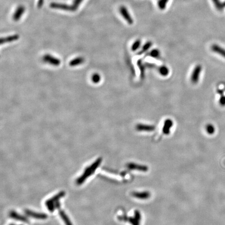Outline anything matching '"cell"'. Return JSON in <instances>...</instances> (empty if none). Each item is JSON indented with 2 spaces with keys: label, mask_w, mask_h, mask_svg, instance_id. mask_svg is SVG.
<instances>
[{
  "label": "cell",
  "mask_w": 225,
  "mask_h": 225,
  "mask_svg": "<svg viewBox=\"0 0 225 225\" xmlns=\"http://www.w3.org/2000/svg\"><path fill=\"white\" fill-rule=\"evenodd\" d=\"M119 11L124 18L126 20L127 22L129 24L131 25L134 23V20L132 19V17L131 16V15L128 11V9H127L126 7L124 6H121L120 7Z\"/></svg>",
  "instance_id": "cell-4"
},
{
  "label": "cell",
  "mask_w": 225,
  "mask_h": 225,
  "mask_svg": "<svg viewBox=\"0 0 225 225\" xmlns=\"http://www.w3.org/2000/svg\"><path fill=\"white\" fill-rule=\"evenodd\" d=\"M202 71V66L201 65H197L193 70L191 76V81L192 83L195 84L199 81L200 75Z\"/></svg>",
  "instance_id": "cell-5"
},
{
  "label": "cell",
  "mask_w": 225,
  "mask_h": 225,
  "mask_svg": "<svg viewBox=\"0 0 225 225\" xmlns=\"http://www.w3.org/2000/svg\"><path fill=\"white\" fill-rule=\"evenodd\" d=\"M127 167L130 170H138L141 172H147L148 171V166L141 165L135 163H128L127 164Z\"/></svg>",
  "instance_id": "cell-9"
},
{
  "label": "cell",
  "mask_w": 225,
  "mask_h": 225,
  "mask_svg": "<svg viewBox=\"0 0 225 225\" xmlns=\"http://www.w3.org/2000/svg\"><path fill=\"white\" fill-rule=\"evenodd\" d=\"M83 1V0H74L73 1L72 6L74 9V11H76L77 9L79 6L80 5V4L82 3Z\"/></svg>",
  "instance_id": "cell-23"
},
{
  "label": "cell",
  "mask_w": 225,
  "mask_h": 225,
  "mask_svg": "<svg viewBox=\"0 0 225 225\" xmlns=\"http://www.w3.org/2000/svg\"><path fill=\"white\" fill-rule=\"evenodd\" d=\"M43 60L46 63L50 64L51 65H54V66H58L60 65V63H61L59 59L55 58L54 57L50 55H45L43 57Z\"/></svg>",
  "instance_id": "cell-10"
},
{
  "label": "cell",
  "mask_w": 225,
  "mask_h": 225,
  "mask_svg": "<svg viewBox=\"0 0 225 225\" xmlns=\"http://www.w3.org/2000/svg\"><path fill=\"white\" fill-rule=\"evenodd\" d=\"M92 81L95 83H98L99 81H100L101 77L100 76H99L98 74H94L93 76H92Z\"/></svg>",
  "instance_id": "cell-26"
},
{
  "label": "cell",
  "mask_w": 225,
  "mask_h": 225,
  "mask_svg": "<svg viewBox=\"0 0 225 225\" xmlns=\"http://www.w3.org/2000/svg\"><path fill=\"white\" fill-rule=\"evenodd\" d=\"M160 51H158V50L154 49L152 51H151V52L149 53V55L150 56L154 57V58H157L158 57L159 55H160Z\"/></svg>",
  "instance_id": "cell-25"
},
{
  "label": "cell",
  "mask_w": 225,
  "mask_h": 225,
  "mask_svg": "<svg viewBox=\"0 0 225 225\" xmlns=\"http://www.w3.org/2000/svg\"><path fill=\"white\" fill-rule=\"evenodd\" d=\"M206 131L208 132V134L213 135L215 132V129L214 126L213 125L208 124L206 127Z\"/></svg>",
  "instance_id": "cell-22"
},
{
  "label": "cell",
  "mask_w": 225,
  "mask_h": 225,
  "mask_svg": "<svg viewBox=\"0 0 225 225\" xmlns=\"http://www.w3.org/2000/svg\"><path fill=\"white\" fill-rule=\"evenodd\" d=\"M51 8L56 9H60L62 11H69V12H75L72 5H69L65 3L53 2L50 4Z\"/></svg>",
  "instance_id": "cell-3"
},
{
  "label": "cell",
  "mask_w": 225,
  "mask_h": 225,
  "mask_svg": "<svg viewBox=\"0 0 225 225\" xmlns=\"http://www.w3.org/2000/svg\"><path fill=\"white\" fill-rule=\"evenodd\" d=\"M220 104L222 106L225 105V96L222 95L219 100Z\"/></svg>",
  "instance_id": "cell-27"
},
{
  "label": "cell",
  "mask_w": 225,
  "mask_h": 225,
  "mask_svg": "<svg viewBox=\"0 0 225 225\" xmlns=\"http://www.w3.org/2000/svg\"><path fill=\"white\" fill-rule=\"evenodd\" d=\"M25 11V7L24 6H18L13 15V19L14 21H18L21 18Z\"/></svg>",
  "instance_id": "cell-7"
},
{
  "label": "cell",
  "mask_w": 225,
  "mask_h": 225,
  "mask_svg": "<svg viewBox=\"0 0 225 225\" xmlns=\"http://www.w3.org/2000/svg\"><path fill=\"white\" fill-rule=\"evenodd\" d=\"M159 72L160 73V75L163 76H166L168 75L169 73V69L167 67H166L165 66H161L159 68Z\"/></svg>",
  "instance_id": "cell-19"
},
{
  "label": "cell",
  "mask_w": 225,
  "mask_h": 225,
  "mask_svg": "<svg viewBox=\"0 0 225 225\" xmlns=\"http://www.w3.org/2000/svg\"><path fill=\"white\" fill-rule=\"evenodd\" d=\"M65 195V192L64 191H61L59 194L51 197V199H49L46 202V205L47 206L49 211L51 212H53L56 208L54 204L57 201H59L60 199L64 197Z\"/></svg>",
  "instance_id": "cell-2"
},
{
  "label": "cell",
  "mask_w": 225,
  "mask_h": 225,
  "mask_svg": "<svg viewBox=\"0 0 225 225\" xmlns=\"http://www.w3.org/2000/svg\"><path fill=\"white\" fill-rule=\"evenodd\" d=\"M173 126V122L170 119H167L166 120L164 124L163 128V132L164 134L166 135H168L171 132V128H172Z\"/></svg>",
  "instance_id": "cell-12"
},
{
  "label": "cell",
  "mask_w": 225,
  "mask_h": 225,
  "mask_svg": "<svg viewBox=\"0 0 225 225\" xmlns=\"http://www.w3.org/2000/svg\"><path fill=\"white\" fill-rule=\"evenodd\" d=\"M102 161V158H98L92 164L87 167L85 169L83 174H82V175L78 178L76 180V183L78 185H80L83 183H84L88 178L94 174L95 170L98 168L99 166L100 165Z\"/></svg>",
  "instance_id": "cell-1"
},
{
  "label": "cell",
  "mask_w": 225,
  "mask_h": 225,
  "mask_svg": "<svg viewBox=\"0 0 225 225\" xmlns=\"http://www.w3.org/2000/svg\"><path fill=\"white\" fill-rule=\"evenodd\" d=\"M9 225H15V224H14V223H11V224H10Z\"/></svg>",
  "instance_id": "cell-29"
},
{
  "label": "cell",
  "mask_w": 225,
  "mask_h": 225,
  "mask_svg": "<svg viewBox=\"0 0 225 225\" xmlns=\"http://www.w3.org/2000/svg\"><path fill=\"white\" fill-rule=\"evenodd\" d=\"M136 130L139 131H146L151 132L155 129V127L153 125H145L142 124H139L135 127Z\"/></svg>",
  "instance_id": "cell-8"
},
{
  "label": "cell",
  "mask_w": 225,
  "mask_h": 225,
  "mask_svg": "<svg viewBox=\"0 0 225 225\" xmlns=\"http://www.w3.org/2000/svg\"><path fill=\"white\" fill-rule=\"evenodd\" d=\"M215 6L218 11H223L225 8V2H221L220 0H212Z\"/></svg>",
  "instance_id": "cell-17"
},
{
  "label": "cell",
  "mask_w": 225,
  "mask_h": 225,
  "mask_svg": "<svg viewBox=\"0 0 225 225\" xmlns=\"http://www.w3.org/2000/svg\"><path fill=\"white\" fill-rule=\"evenodd\" d=\"M44 0H38V2L37 3V6L38 8H41L42 7V6L43 5L44 3Z\"/></svg>",
  "instance_id": "cell-28"
},
{
  "label": "cell",
  "mask_w": 225,
  "mask_h": 225,
  "mask_svg": "<svg viewBox=\"0 0 225 225\" xmlns=\"http://www.w3.org/2000/svg\"><path fill=\"white\" fill-rule=\"evenodd\" d=\"M25 214L28 216L32 218L39 219H45L47 218L48 216L47 215L43 214V213H37L33 211H30L28 209H26L25 211Z\"/></svg>",
  "instance_id": "cell-6"
},
{
  "label": "cell",
  "mask_w": 225,
  "mask_h": 225,
  "mask_svg": "<svg viewBox=\"0 0 225 225\" xmlns=\"http://www.w3.org/2000/svg\"><path fill=\"white\" fill-rule=\"evenodd\" d=\"M20 36L18 35H9L5 38H2L1 39V44H4L6 43L13 42L19 39Z\"/></svg>",
  "instance_id": "cell-14"
},
{
  "label": "cell",
  "mask_w": 225,
  "mask_h": 225,
  "mask_svg": "<svg viewBox=\"0 0 225 225\" xmlns=\"http://www.w3.org/2000/svg\"><path fill=\"white\" fill-rule=\"evenodd\" d=\"M152 45V43L151 41H148V42H146V43L144 44L143 46L142 49L139 53V54H141L146 52V51H148V50L151 47Z\"/></svg>",
  "instance_id": "cell-21"
},
{
  "label": "cell",
  "mask_w": 225,
  "mask_h": 225,
  "mask_svg": "<svg viewBox=\"0 0 225 225\" xmlns=\"http://www.w3.org/2000/svg\"><path fill=\"white\" fill-rule=\"evenodd\" d=\"M141 45V41L140 40H137L134 42L132 45L131 47V50L132 51H135L137 50L138 49Z\"/></svg>",
  "instance_id": "cell-24"
},
{
  "label": "cell",
  "mask_w": 225,
  "mask_h": 225,
  "mask_svg": "<svg viewBox=\"0 0 225 225\" xmlns=\"http://www.w3.org/2000/svg\"><path fill=\"white\" fill-rule=\"evenodd\" d=\"M59 214L62 219L63 220L65 225H72V222H70V219H69L67 215L65 214L64 211L61 210L60 208L59 209Z\"/></svg>",
  "instance_id": "cell-16"
},
{
  "label": "cell",
  "mask_w": 225,
  "mask_h": 225,
  "mask_svg": "<svg viewBox=\"0 0 225 225\" xmlns=\"http://www.w3.org/2000/svg\"><path fill=\"white\" fill-rule=\"evenodd\" d=\"M168 0H159L158 2V6L160 9H164L166 7Z\"/></svg>",
  "instance_id": "cell-20"
},
{
  "label": "cell",
  "mask_w": 225,
  "mask_h": 225,
  "mask_svg": "<svg viewBox=\"0 0 225 225\" xmlns=\"http://www.w3.org/2000/svg\"><path fill=\"white\" fill-rule=\"evenodd\" d=\"M211 49L215 53H218L225 58V49L217 44H213L211 46Z\"/></svg>",
  "instance_id": "cell-15"
},
{
  "label": "cell",
  "mask_w": 225,
  "mask_h": 225,
  "mask_svg": "<svg viewBox=\"0 0 225 225\" xmlns=\"http://www.w3.org/2000/svg\"><path fill=\"white\" fill-rule=\"evenodd\" d=\"M9 216L11 218H14L15 219L20 220V222H24V223H28V219L26 217L24 216L23 215L19 214L16 213L15 211H11L9 213Z\"/></svg>",
  "instance_id": "cell-13"
},
{
  "label": "cell",
  "mask_w": 225,
  "mask_h": 225,
  "mask_svg": "<svg viewBox=\"0 0 225 225\" xmlns=\"http://www.w3.org/2000/svg\"><path fill=\"white\" fill-rule=\"evenodd\" d=\"M131 194H132L133 197H135V198L142 199V200L149 199L151 196V194L149 191L141 192H132Z\"/></svg>",
  "instance_id": "cell-11"
},
{
  "label": "cell",
  "mask_w": 225,
  "mask_h": 225,
  "mask_svg": "<svg viewBox=\"0 0 225 225\" xmlns=\"http://www.w3.org/2000/svg\"><path fill=\"white\" fill-rule=\"evenodd\" d=\"M84 62V59L83 57H78V58H75L74 60H72L69 63V65L71 66H77V65H80Z\"/></svg>",
  "instance_id": "cell-18"
}]
</instances>
